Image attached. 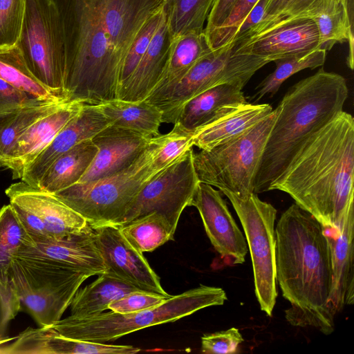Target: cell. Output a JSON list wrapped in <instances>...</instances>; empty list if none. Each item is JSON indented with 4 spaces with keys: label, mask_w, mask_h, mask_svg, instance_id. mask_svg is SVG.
I'll return each mask as SVG.
<instances>
[{
    "label": "cell",
    "mask_w": 354,
    "mask_h": 354,
    "mask_svg": "<svg viewBox=\"0 0 354 354\" xmlns=\"http://www.w3.org/2000/svg\"><path fill=\"white\" fill-rule=\"evenodd\" d=\"M272 111L269 104L246 102L239 105L197 128L193 132V145L200 150H209L243 133Z\"/></svg>",
    "instance_id": "cell-24"
},
{
    "label": "cell",
    "mask_w": 354,
    "mask_h": 354,
    "mask_svg": "<svg viewBox=\"0 0 354 354\" xmlns=\"http://www.w3.org/2000/svg\"><path fill=\"white\" fill-rule=\"evenodd\" d=\"M323 1L266 0L262 19L244 37L262 32L289 21L305 18L312 19Z\"/></svg>",
    "instance_id": "cell-36"
},
{
    "label": "cell",
    "mask_w": 354,
    "mask_h": 354,
    "mask_svg": "<svg viewBox=\"0 0 354 354\" xmlns=\"http://www.w3.org/2000/svg\"><path fill=\"white\" fill-rule=\"evenodd\" d=\"M98 276L91 283L77 289L69 305L71 316L85 317L100 314L112 301L142 290L105 272Z\"/></svg>",
    "instance_id": "cell-29"
},
{
    "label": "cell",
    "mask_w": 354,
    "mask_h": 354,
    "mask_svg": "<svg viewBox=\"0 0 354 354\" xmlns=\"http://www.w3.org/2000/svg\"><path fill=\"white\" fill-rule=\"evenodd\" d=\"M231 202L244 230L251 256L254 293L260 308L271 317L277 297L275 227L277 211L255 193L239 198L221 191Z\"/></svg>",
    "instance_id": "cell-11"
},
{
    "label": "cell",
    "mask_w": 354,
    "mask_h": 354,
    "mask_svg": "<svg viewBox=\"0 0 354 354\" xmlns=\"http://www.w3.org/2000/svg\"><path fill=\"white\" fill-rule=\"evenodd\" d=\"M319 35L318 49L329 51L336 44L348 42V68H353V17L339 0H324L312 17Z\"/></svg>",
    "instance_id": "cell-30"
},
{
    "label": "cell",
    "mask_w": 354,
    "mask_h": 354,
    "mask_svg": "<svg viewBox=\"0 0 354 354\" xmlns=\"http://www.w3.org/2000/svg\"><path fill=\"white\" fill-rule=\"evenodd\" d=\"M236 0H216L207 19V25L204 28L207 34L219 27L228 17Z\"/></svg>",
    "instance_id": "cell-44"
},
{
    "label": "cell",
    "mask_w": 354,
    "mask_h": 354,
    "mask_svg": "<svg viewBox=\"0 0 354 354\" xmlns=\"http://www.w3.org/2000/svg\"><path fill=\"white\" fill-rule=\"evenodd\" d=\"M193 148L158 173L136 196L120 225L156 212L176 232L180 215L191 203L200 183L193 162Z\"/></svg>",
    "instance_id": "cell-12"
},
{
    "label": "cell",
    "mask_w": 354,
    "mask_h": 354,
    "mask_svg": "<svg viewBox=\"0 0 354 354\" xmlns=\"http://www.w3.org/2000/svg\"><path fill=\"white\" fill-rule=\"evenodd\" d=\"M66 341H67V337H66V346H65V354H66Z\"/></svg>",
    "instance_id": "cell-46"
},
{
    "label": "cell",
    "mask_w": 354,
    "mask_h": 354,
    "mask_svg": "<svg viewBox=\"0 0 354 354\" xmlns=\"http://www.w3.org/2000/svg\"><path fill=\"white\" fill-rule=\"evenodd\" d=\"M40 102L0 78V114Z\"/></svg>",
    "instance_id": "cell-43"
},
{
    "label": "cell",
    "mask_w": 354,
    "mask_h": 354,
    "mask_svg": "<svg viewBox=\"0 0 354 354\" xmlns=\"http://www.w3.org/2000/svg\"><path fill=\"white\" fill-rule=\"evenodd\" d=\"M94 231L105 273L140 290L170 296L162 287L159 277L142 253L126 240L118 226L104 225L95 228Z\"/></svg>",
    "instance_id": "cell-14"
},
{
    "label": "cell",
    "mask_w": 354,
    "mask_h": 354,
    "mask_svg": "<svg viewBox=\"0 0 354 354\" xmlns=\"http://www.w3.org/2000/svg\"><path fill=\"white\" fill-rule=\"evenodd\" d=\"M126 240L141 253L152 252L174 239L175 231L167 218L153 212L118 226Z\"/></svg>",
    "instance_id": "cell-33"
},
{
    "label": "cell",
    "mask_w": 354,
    "mask_h": 354,
    "mask_svg": "<svg viewBox=\"0 0 354 354\" xmlns=\"http://www.w3.org/2000/svg\"><path fill=\"white\" fill-rule=\"evenodd\" d=\"M26 3V0H0V47H10L18 44Z\"/></svg>",
    "instance_id": "cell-38"
},
{
    "label": "cell",
    "mask_w": 354,
    "mask_h": 354,
    "mask_svg": "<svg viewBox=\"0 0 354 354\" xmlns=\"http://www.w3.org/2000/svg\"><path fill=\"white\" fill-rule=\"evenodd\" d=\"M156 147V136L127 168L98 180L77 183L53 194L84 217L93 229L119 226L140 191L160 171L153 165Z\"/></svg>",
    "instance_id": "cell-7"
},
{
    "label": "cell",
    "mask_w": 354,
    "mask_h": 354,
    "mask_svg": "<svg viewBox=\"0 0 354 354\" xmlns=\"http://www.w3.org/2000/svg\"><path fill=\"white\" fill-rule=\"evenodd\" d=\"M275 274L285 311L293 326L313 327L324 335L335 329L329 302L333 286L330 246L324 225L295 203L275 227Z\"/></svg>",
    "instance_id": "cell-2"
},
{
    "label": "cell",
    "mask_w": 354,
    "mask_h": 354,
    "mask_svg": "<svg viewBox=\"0 0 354 354\" xmlns=\"http://www.w3.org/2000/svg\"><path fill=\"white\" fill-rule=\"evenodd\" d=\"M243 88L239 84H224L198 94L181 107L176 123L194 132L197 128L248 102Z\"/></svg>",
    "instance_id": "cell-25"
},
{
    "label": "cell",
    "mask_w": 354,
    "mask_h": 354,
    "mask_svg": "<svg viewBox=\"0 0 354 354\" xmlns=\"http://www.w3.org/2000/svg\"><path fill=\"white\" fill-rule=\"evenodd\" d=\"M324 231L330 246L333 267L329 307L335 317L346 306L354 302V205L339 229L324 227Z\"/></svg>",
    "instance_id": "cell-21"
},
{
    "label": "cell",
    "mask_w": 354,
    "mask_h": 354,
    "mask_svg": "<svg viewBox=\"0 0 354 354\" xmlns=\"http://www.w3.org/2000/svg\"><path fill=\"white\" fill-rule=\"evenodd\" d=\"M17 252L44 257L91 277L106 270L94 229L89 225L80 232L58 239H37L28 234Z\"/></svg>",
    "instance_id": "cell-15"
},
{
    "label": "cell",
    "mask_w": 354,
    "mask_h": 354,
    "mask_svg": "<svg viewBox=\"0 0 354 354\" xmlns=\"http://www.w3.org/2000/svg\"><path fill=\"white\" fill-rule=\"evenodd\" d=\"M97 147L91 140L83 141L59 156L45 171L37 188L50 194L77 183L93 160Z\"/></svg>",
    "instance_id": "cell-26"
},
{
    "label": "cell",
    "mask_w": 354,
    "mask_h": 354,
    "mask_svg": "<svg viewBox=\"0 0 354 354\" xmlns=\"http://www.w3.org/2000/svg\"><path fill=\"white\" fill-rule=\"evenodd\" d=\"M191 206L198 209L212 245L225 262L243 263L248 251L247 242L221 192L200 182Z\"/></svg>",
    "instance_id": "cell-13"
},
{
    "label": "cell",
    "mask_w": 354,
    "mask_h": 354,
    "mask_svg": "<svg viewBox=\"0 0 354 354\" xmlns=\"http://www.w3.org/2000/svg\"><path fill=\"white\" fill-rule=\"evenodd\" d=\"M151 138L109 125L92 138L97 147L91 165L77 183H87L114 174L131 165Z\"/></svg>",
    "instance_id": "cell-19"
},
{
    "label": "cell",
    "mask_w": 354,
    "mask_h": 354,
    "mask_svg": "<svg viewBox=\"0 0 354 354\" xmlns=\"http://www.w3.org/2000/svg\"><path fill=\"white\" fill-rule=\"evenodd\" d=\"M64 44V89L70 101L118 99L126 54L165 0H52Z\"/></svg>",
    "instance_id": "cell-1"
},
{
    "label": "cell",
    "mask_w": 354,
    "mask_h": 354,
    "mask_svg": "<svg viewBox=\"0 0 354 354\" xmlns=\"http://www.w3.org/2000/svg\"><path fill=\"white\" fill-rule=\"evenodd\" d=\"M327 52L315 49L302 54L278 59L274 62V71L265 77L257 87V93L252 97L259 101L263 96L272 97L277 93L281 84L294 74L306 69H315L324 65Z\"/></svg>",
    "instance_id": "cell-35"
},
{
    "label": "cell",
    "mask_w": 354,
    "mask_h": 354,
    "mask_svg": "<svg viewBox=\"0 0 354 354\" xmlns=\"http://www.w3.org/2000/svg\"><path fill=\"white\" fill-rule=\"evenodd\" d=\"M109 125L111 122L98 104H84L81 111L26 167L21 180L37 187L45 171L59 156L76 145L91 140Z\"/></svg>",
    "instance_id": "cell-17"
},
{
    "label": "cell",
    "mask_w": 354,
    "mask_h": 354,
    "mask_svg": "<svg viewBox=\"0 0 354 354\" xmlns=\"http://www.w3.org/2000/svg\"><path fill=\"white\" fill-rule=\"evenodd\" d=\"M28 234L10 204L0 209V334L18 314L8 274L12 259Z\"/></svg>",
    "instance_id": "cell-23"
},
{
    "label": "cell",
    "mask_w": 354,
    "mask_h": 354,
    "mask_svg": "<svg viewBox=\"0 0 354 354\" xmlns=\"http://www.w3.org/2000/svg\"><path fill=\"white\" fill-rule=\"evenodd\" d=\"M243 340L239 329L234 327L206 333L201 337V351L207 354L235 353Z\"/></svg>",
    "instance_id": "cell-42"
},
{
    "label": "cell",
    "mask_w": 354,
    "mask_h": 354,
    "mask_svg": "<svg viewBox=\"0 0 354 354\" xmlns=\"http://www.w3.org/2000/svg\"><path fill=\"white\" fill-rule=\"evenodd\" d=\"M354 118L341 111L302 146L270 187L324 227L339 229L354 197Z\"/></svg>",
    "instance_id": "cell-3"
},
{
    "label": "cell",
    "mask_w": 354,
    "mask_h": 354,
    "mask_svg": "<svg viewBox=\"0 0 354 354\" xmlns=\"http://www.w3.org/2000/svg\"><path fill=\"white\" fill-rule=\"evenodd\" d=\"M345 78L323 68L292 85L277 106L254 182V193L270 191L306 142L343 111Z\"/></svg>",
    "instance_id": "cell-4"
},
{
    "label": "cell",
    "mask_w": 354,
    "mask_h": 354,
    "mask_svg": "<svg viewBox=\"0 0 354 354\" xmlns=\"http://www.w3.org/2000/svg\"><path fill=\"white\" fill-rule=\"evenodd\" d=\"M0 78L38 100L68 101L55 95L33 75L17 45L0 47Z\"/></svg>",
    "instance_id": "cell-32"
},
{
    "label": "cell",
    "mask_w": 354,
    "mask_h": 354,
    "mask_svg": "<svg viewBox=\"0 0 354 354\" xmlns=\"http://www.w3.org/2000/svg\"><path fill=\"white\" fill-rule=\"evenodd\" d=\"M319 35L312 19L289 21L262 32L236 41L235 51L241 54L278 59L318 49Z\"/></svg>",
    "instance_id": "cell-16"
},
{
    "label": "cell",
    "mask_w": 354,
    "mask_h": 354,
    "mask_svg": "<svg viewBox=\"0 0 354 354\" xmlns=\"http://www.w3.org/2000/svg\"><path fill=\"white\" fill-rule=\"evenodd\" d=\"M171 131L156 136L153 165L161 171L193 148V132L175 123Z\"/></svg>",
    "instance_id": "cell-37"
},
{
    "label": "cell",
    "mask_w": 354,
    "mask_h": 354,
    "mask_svg": "<svg viewBox=\"0 0 354 354\" xmlns=\"http://www.w3.org/2000/svg\"><path fill=\"white\" fill-rule=\"evenodd\" d=\"M171 296L144 290L136 291L112 301L108 309L120 314L136 313L157 306Z\"/></svg>",
    "instance_id": "cell-41"
},
{
    "label": "cell",
    "mask_w": 354,
    "mask_h": 354,
    "mask_svg": "<svg viewBox=\"0 0 354 354\" xmlns=\"http://www.w3.org/2000/svg\"><path fill=\"white\" fill-rule=\"evenodd\" d=\"M67 102L43 101L0 114V167L24 131Z\"/></svg>",
    "instance_id": "cell-31"
},
{
    "label": "cell",
    "mask_w": 354,
    "mask_h": 354,
    "mask_svg": "<svg viewBox=\"0 0 354 354\" xmlns=\"http://www.w3.org/2000/svg\"><path fill=\"white\" fill-rule=\"evenodd\" d=\"M236 41L213 49L201 58L176 84L146 100L162 112L164 123L175 124L181 107L198 94L218 85L244 87L254 73L271 60L235 51Z\"/></svg>",
    "instance_id": "cell-9"
},
{
    "label": "cell",
    "mask_w": 354,
    "mask_h": 354,
    "mask_svg": "<svg viewBox=\"0 0 354 354\" xmlns=\"http://www.w3.org/2000/svg\"><path fill=\"white\" fill-rule=\"evenodd\" d=\"M111 125L153 138L160 135L162 112L147 100L126 101L115 99L98 104Z\"/></svg>",
    "instance_id": "cell-27"
},
{
    "label": "cell",
    "mask_w": 354,
    "mask_h": 354,
    "mask_svg": "<svg viewBox=\"0 0 354 354\" xmlns=\"http://www.w3.org/2000/svg\"><path fill=\"white\" fill-rule=\"evenodd\" d=\"M216 0H165L164 10L171 39L202 32Z\"/></svg>",
    "instance_id": "cell-34"
},
{
    "label": "cell",
    "mask_w": 354,
    "mask_h": 354,
    "mask_svg": "<svg viewBox=\"0 0 354 354\" xmlns=\"http://www.w3.org/2000/svg\"><path fill=\"white\" fill-rule=\"evenodd\" d=\"M164 7L159 12L151 17L137 34L128 50L122 68L120 86L132 74L142 56L147 51L150 41L155 35L163 17Z\"/></svg>",
    "instance_id": "cell-39"
},
{
    "label": "cell",
    "mask_w": 354,
    "mask_h": 354,
    "mask_svg": "<svg viewBox=\"0 0 354 354\" xmlns=\"http://www.w3.org/2000/svg\"><path fill=\"white\" fill-rule=\"evenodd\" d=\"M171 41L165 13L147 51L132 74L122 84L118 99L136 102L147 98L166 67Z\"/></svg>",
    "instance_id": "cell-22"
},
{
    "label": "cell",
    "mask_w": 354,
    "mask_h": 354,
    "mask_svg": "<svg viewBox=\"0 0 354 354\" xmlns=\"http://www.w3.org/2000/svg\"><path fill=\"white\" fill-rule=\"evenodd\" d=\"M277 109L237 136L209 150L193 153V162L201 183L227 191L239 198L254 193L257 169Z\"/></svg>",
    "instance_id": "cell-8"
},
{
    "label": "cell",
    "mask_w": 354,
    "mask_h": 354,
    "mask_svg": "<svg viewBox=\"0 0 354 354\" xmlns=\"http://www.w3.org/2000/svg\"><path fill=\"white\" fill-rule=\"evenodd\" d=\"M227 299L221 288L200 285L151 308L128 314L110 310L85 317L69 315L51 327L67 337L106 343L145 328L176 322L207 307L221 306Z\"/></svg>",
    "instance_id": "cell-5"
},
{
    "label": "cell",
    "mask_w": 354,
    "mask_h": 354,
    "mask_svg": "<svg viewBox=\"0 0 354 354\" xmlns=\"http://www.w3.org/2000/svg\"><path fill=\"white\" fill-rule=\"evenodd\" d=\"M5 193L10 203L29 209L42 221L49 238L78 233L88 225L84 217L55 195L21 180L10 185Z\"/></svg>",
    "instance_id": "cell-18"
},
{
    "label": "cell",
    "mask_w": 354,
    "mask_h": 354,
    "mask_svg": "<svg viewBox=\"0 0 354 354\" xmlns=\"http://www.w3.org/2000/svg\"><path fill=\"white\" fill-rule=\"evenodd\" d=\"M212 50L204 31L186 33L172 39L166 67L154 90L148 97L160 93L176 84Z\"/></svg>",
    "instance_id": "cell-28"
},
{
    "label": "cell",
    "mask_w": 354,
    "mask_h": 354,
    "mask_svg": "<svg viewBox=\"0 0 354 354\" xmlns=\"http://www.w3.org/2000/svg\"><path fill=\"white\" fill-rule=\"evenodd\" d=\"M18 44L33 75L57 96L70 101L64 89L65 55L61 20L52 0H26Z\"/></svg>",
    "instance_id": "cell-10"
},
{
    "label": "cell",
    "mask_w": 354,
    "mask_h": 354,
    "mask_svg": "<svg viewBox=\"0 0 354 354\" xmlns=\"http://www.w3.org/2000/svg\"><path fill=\"white\" fill-rule=\"evenodd\" d=\"M259 1H236L225 21L217 28L205 34L209 45L212 50L230 43L236 28Z\"/></svg>",
    "instance_id": "cell-40"
},
{
    "label": "cell",
    "mask_w": 354,
    "mask_h": 354,
    "mask_svg": "<svg viewBox=\"0 0 354 354\" xmlns=\"http://www.w3.org/2000/svg\"><path fill=\"white\" fill-rule=\"evenodd\" d=\"M84 104L78 100L69 101L38 120L17 140L1 167L10 169L13 179H21L26 167L81 111Z\"/></svg>",
    "instance_id": "cell-20"
},
{
    "label": "cell",
    "mask_w": 354,
    "mask_h": 354,
    "mask_svg": "<svg viewBox=\"0 0 354 354\" xmlns=\"http://www.w3.org/2000/svg\"><path fill=\"white\" fill-rule=\"evenodd\" d=\"M16 339V337H10L8 336H3L2 334H0V346L3 345L9 342L13 341Z\"/></svg>",
    "instance_id": "cell-45"
},
{
    "label": "cell",
    "mask_w": 354,
    "mask_h": 354,
    "mask_svg": "<svg viewBox=\"0 0 354 354\" xmlns=\"http://www.w3.org/2000/svg\"><path fill=\"white\" fill-rule=\"evenodd\" d=\"M90 277L46 258L20 252L13 256L8 274L17 312L28 313L39 327L59 322Z\"/></svg>",
    "instance_id": "cell-6"
}]
</instances>
